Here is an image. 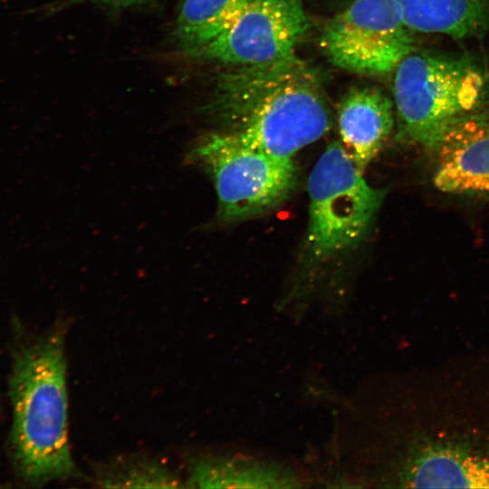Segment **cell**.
<instances>
[{"label":"cell","mask_w":489,"mask_h":489,"mask_svg":"<svg viewBox=\"0 0 489 489\" xmlns=\"http://www.w3.org/2000/svg\"><path fill=\"white\" fill-rule=\"evenodd\" d=\"M312 482L285 462L242 454L193 455L185 479L190 488H300Z\"/></svg>","instance_id":"obj_9"},{"label":"cell","mask_w":489,"mask_h":489,"mask_svg":"<svg viewBox=\"0 0 489 489\" xmlns=\"http://www.w3.org/2000/svg\"><path fill=\"white\" fill-rule=\"evenodd\" d=\"M65 328L55 329L15 353L9 395L11 454L18 475L31 485L80 478L68 438Z\"/></svg>","instance_id":"obj_2"},{"label":"cell","mask_w":489,"mask_h":489,"mask_svg":"<svg viewBox=\"0 0 489 489\" xmlns=\"http://www.w3.org/2000/svg\"><path fill=\"white\" fill-rule=\"evenodd\" d=\"M433 155L436 189L458 196L489 195V110L479 108L453 122Z\"/></svg>","instance_id":"obj_8"},{"label":"cell","mask_w":489,"mask_h":489,"mask_svg":"<svg viewBox=\"0 0 489 489\" xmlns=\"http://www.w3.org/2000/svg\"><path fill=\"white\" fill-rule=\"evenodd\" d=\"M412 32L454 39L489 32V0H393Z\"/></svg>","instance_id":"obj_12"},{"label":"cell","mask_w":489,"mask_h":489,"mask_svg":"<svg viewBox=\"0 0 489 489\" xmlns=\"http://www.w3.org/2000/svg\"><path fill=\"white\" fill-rule=\"evenodd\" d=\"M488 87L468 58L414 50L394 70L398 137L433 154L453 122L481 108Z\"/></svg>","instance_id":"obj_3"},{"label":"cell","mask_w":489,"mask_h":489,"mask_svg":"<svg viewBox=\"0 0 489 489\" xmlns=\"http://www.w3.org/2000/svg\"><path fill=\"white\" fill-rule=\"evenodd\" d=\"M148 0H58L50 5L48 12L59 11L73 5L91 3L98 5L108 6L111 8H127L143 4Z\"/></svg>","instance_id":"obj_15"},{"label":"cell","mask_w":489,"mask_h":489,"mask_svg":"<svg viewBox=\"0 0 489 489\" xmlns=\"http://www.w3.org/2000/svg\"><path fill=\"white\" fill-rule=\"evenodd\" d=\"M321 47L336 66L385 75L415 50L414 32L393 0H352L324 26Z\"/></svg>","instance_id":"obj_6"},{"label":"cell","mask_w":489,"mask_h":489,"mask_svg":"<svg viewBox=\"0 0 489 489\" xmlns=\"http://www.w3.org/2000/svg\"><path fill=\"white\" fill-rule=\"evenodd\" d=\"M252 0H185L175 35L187 53L198 49L229 28Z\"/></svg>","instance_id":"obj_13"},{"label":"cell","mask_w":489,"mask_h":489,"mask_svg":"<svg viewBox=\"0 0 489 489\" xmlns=\"http://www.w3.org/2000/svg\"><path fill=\"white\" fill-rule=\"evenodd\" d=\"M187 158L212 179L217 217L224 224L267 213L284 201L296 184L292 158L251 148L229 132L204 135L189 149Z\"/></svg>","instance_id":"obj_5"},{"label":"cell","mask_w":489,"mask_h":489,"mask_svg":"<svg viewBox=\"0 0 489 489\" xmlns=\"http://www.w3.org/2000/svg\"><path fill=\"white\" fill-rule=\"evenodd\" d=\"M388 486L489 487V459L442 446H417L398 461Z\"/></svg>","instance_id":"obj_11"},{"label":"cell","mask_w":489,"mask_h":489,"mask_svg":"<svg viewBox=\"0 0 489 489\" xmlns=\"http://www.w3.org/2000/svg\"><path fill=\"white\" fill-rule=\"evenodd\" d=\"M215 112L226 131L272 156L292 158L322 138L332 118L317 76L296 55L223 76Z\"/></svg>","instance_id":"obj_1"},{"label":"cell","mask_w":489,"mask_h":489,"mask_svg":"<svg viewBox=\"0 0 489 489\" xmlns=\"http://www.w3.org/2000/svg\"><path fill=\"white\" fill-rule=\"evenodd\" d=\"M92 481L105 488H179L186 484L178 475L155 458L119 456L93 467Z\"/></svg>","instance_id":"obj_14"},{"label":"cell","mask_w":489,"mask_h":489,"mask_svg":"<svg viewBox=\"0 0 489 489\" xmlns=\"http://www.w3.org/2000/svg\"><path fill=\"white\" fill-rule=\"evenodd\" d=\"M395 118L393 101L378 88L355 87L341 99L337 110L340 143L361 172L391 135Z\"/></svg>","instance_id":"obj_10"},{"label":"cell","mask_w":489,"mask_h":489,"mask_svg":"<svg viewBox=\"0 0 489 489\" xmlns=\"http://www.w3.org/2000/svg\"><path fill=\"white\" fill-rule=\"evenodd\" d=\"M342 147L330 143L308 177V225L303 249L309 261H330L368 234L386 191L370 186Z\"/></svg>","instance_id":"obj_4"},{"label":"cell","mask_w":489,"mask_h":489,"mask_svg":"<svg viewBox=\"0 0 489 489\" xmlns=\"http://www.w3.org/2000/svg\"><path fill=\"white\" fill-rule=\"evenodd\" d=\"M308 27L302 0H252L223 34L188 53L236 67L269 65L294 56Z\"/></svg>","instance_id":"obj_7"}]
</instances>
